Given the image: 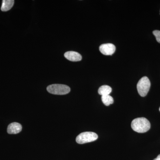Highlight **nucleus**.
<instances>
[{"mask_svg":"<svg viewBox=\"0 0 160 160\" xmlns=\"http://www.w3.org/2000/svg\"><path fill=\"white\" fill-rule=\"evenodd\" d=\"M151 125L149 120L145 118L134 119L131 122V128L136 132L144 133L149 130Z\"/></svg>","mask_w":160,"mask_h":160,"instance_id":"1","label":"nucleus"},{"mask_svg":"<svg viewBox=\"0 0 160 160\" xmlns=\"http://www.w3.org/2000/svg\"><path fill=\"white\" fill-rule=\"evenodd\" d=\"M47 90L49 93L55 95L68 94L70 91L69 86L62 84H52L47 87Z\"/></svg>","mask_w":160,"mask_h":160,"instance_id":"2","label":"nucleus"},{"mask_svg":"<svg viewBox=\"0 0 160 160\" xmlns=\"http://www.w3.org/2000/svg\"><path fill=\"white\" fill-rule=\"evenodd\" d=\"M151 83L149 79L147 77H143L138 83V92L141 96L144 97L147 95L150 89Z\"/></svg>","mask_w":160,"mask_h":160,"instance_id":"3","label":"nucleus"},{"mask_svg":"<svg viewBox=\"0 0 160 160\" xmlns=\"http://www.w3.org/2000/svg\"><path fill=\"white\" fill-rule=\"evenodd\" d=\"M98 138V135L92 132H85L78 136L76 139L77 142L80 144L94 142Z\"/></svg>","mask_w":160,"mask_h":160,"instance_id":"4","label":"nucleus"},{"mask_svg":"<svg viewBox=\"0 0 160 160\" xmlns=\"http://www.w3.org/2000/svg\"><path fill=\"white\" fill-rule=\"evenodd\" d=\"M100 52L105 55H112L114 53L116 47L111 43H107L101 45L99 47Z\"/></svg>","mask_w":160,"mask_h":160,"instance_id":"5","label":"nucleus"},{"mask_svg":"<svg viewBox=\"0 0 160 160\" xmlns=\"http://www.w3.org/2000/svg\"><path fill=\"white\" fill-rule=\"evenodd\" d=\"M64 56L67 60L71 62H79L82 59V55L76 52H67L64 54Z\"/></svg>","mask_w":160,"mask_h":160,"instance_id":"6","label":"nucleus"},{"mask_svg":"<svg viewBox=\"0 0 160 160\" xmlns=\"http://www.w3.org/2000/svg\"><path fill=\"white\" fill-rule=\"evenodd\" d=\"M22 130V126L20 123H12L9 124L7 128V132L9 134H17Z\"/></svg>","mask_w":160,"mask_h":160,"instance_id":"7","label":"nucleus"},{"mask_svg":"<svg viewBox=\"0 0 160 160\" xmlns=\"http://www.w3.org/2000/svg\"><path fill=\"white\" fill-rule=\"evenodd\" d=\"M14 3V1L13 0H3L1 10L3 12L9 11L12 8Z\"/></svg>","mask_w":160,"mask_h":160,"instance_id":"8","label":"nucleus"},{"mask_svg":"<svg viewBox=\"0 0 160 160\" xmlns=\"http://www.w3.org/2000/svg\"><path fill=\"white\" fill-rule=\"evenodd\" d=\"M112 88L110 86H107V85H104L101 86L99 88L98 92L99 94L102 96L107 95H109L112 92Z\"/></svg>","mask_w":160,"mask_h":160,"instance_id":"9","label":"nucleus"},{"mask_svg":"<svg viewBox=\"0 0 160 160\" xmlns=\"http://www.w3.org/2000/svg\"><path fill=\"white\" fill-rule=\"evenodd\" d=\"M102 100L104 105L106 106H109L114 102L113 98L109 95L102 96Z\"/></svg>","mask_w":160,"mask_h":160,"instance_id":"10","label":"nucleus"},{"mask_svg":"<svg viewBox=\"0 0 160 160\" xmlns=\"http://www.w3.org/2000/svg\"><path fill=\"white\" fill-rule=\"evenodd\" d=\"M153 34L155 37L157 41L160 43V31L156 30L153 31Z\"/></svg>","mask_w":160,"mask_h":160,"instance_id":"11","label":"nucleus"},{"mask_svg":"<svg viewBox=\"0 0 160 160\" xmlns=\"http://www.w3.org/2000/svg\"><path fill=\"white\" fill-rule=\"evenodd\" d=\"M153 160H160V154L156 158L154 159Z\"/></svg>","mask_w":160,"mask_h":160,"instance_id":"12","label":"nucleus"},{"mask_svg":"<svg viewBox=\"0 0 160 160\" xmlns=\"http://www.w3.org/2000/svg\"><path fill=\"white\" fill-rule=\"evenodd\" d=\"M159 111H160V108H159Z\"/></svg>","mask_w":160,"mask_h":160,"instance_id":"13","label":"nucleus"}]
</instances>
